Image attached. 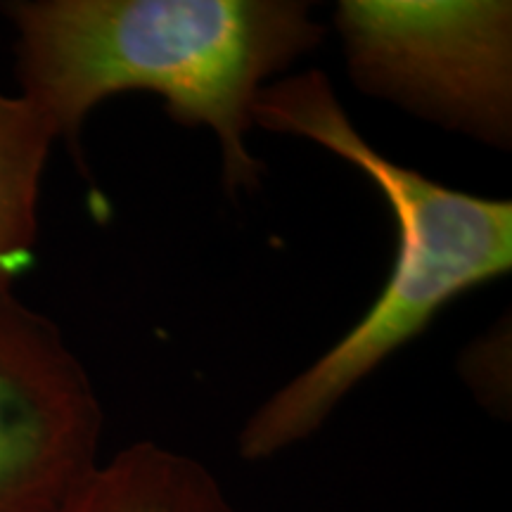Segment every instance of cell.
I'll return each instance as SVG.
<instances>
[{"label":"cell","instance_id":"obj_3","mask_svg":"<svg viewBox=\"0 0 512 512\" xmlns=\"http://www.w3.org/2000/svg\"><path fill=\"white\" fill-rule=\"evenodd\" d=\"M347 72L363 93L482 145L512 143L508 0H342Z\"/></svg>","mask_w":512,"mask_h":512},{"label":"cell","instance_id":"obj_5","mask_svg":"<svg viewBox=\"0 0 512 512\" xmlns=\"http://www.w3.org/2000/svg\"><path fill=\"white\" fill-rule=\"evenodd\" d=\"M57 512H235L200 460L152 441L124 448L69 496Z\"/></svg>","mask_w":512,"mask_h":512},{"label":"cell","instance_id":"obj_6","mask_svg":"<svg viewBox=\"0 0 512 512\" xmlns=\"http://www.w3.org/2000/svg\"><path fill=\"white\" fill-rule=\"evenodd\" d=\"M53 126L22 95L0 93V297L15 292L38 238V197Z\"/></svg>","mask_w":512,"mask_h":512},{"label":"cell","instance_id":"obj_4","mask_svg":"<svg viewBox=\"0 0 512 512\" xmlns=\"http://www.w3.org/2000/svg\"><path fill=\"white\" fill-rule=\"evenodd\" d=\"M102 406L53 320L0 297V512H57L100 465Z\"/></svg>","mask_w":512,"mask_h":512},{"label":"cell","instance_id":"obj_2","mask_svg":"<svg viewBox=\"0 0 512 512\" xmlns=\"http://www.w3.org/2000/svg\"><path fill=\"white\" fill-rule=\"evenodd\" d=\"M252 121L311 140L361 171L380 190L396 228L392 273L370 309L242 427L240 456L266 460L318 432L344 396L422 335L446 304L510 273L512 202L448 188L382 155L316 69L268 83Z\"/></svg>","mask_w":512,"mask_h":512},{"label":"cell","instance_id":"obj_1","mask_svg":"<svg viewBox=\"0 0 512 512\" xmlns=\"http://www.w3.org/2000/svg\"><path fill=\"white\" fill-rule=\"evenodd\" d=\"M19 95L76 145L102 100L152 93L183 126L209 128L230 195L254 190L252 110L275 74L320 46L304 0H19Z\"/></svg>","mask_w":512,"mask_h":512}]
</instances>
